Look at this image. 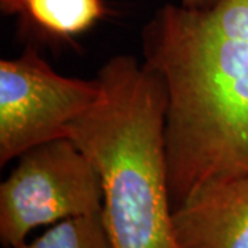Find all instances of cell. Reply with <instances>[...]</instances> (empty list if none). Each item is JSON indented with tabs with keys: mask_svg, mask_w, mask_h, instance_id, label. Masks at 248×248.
<instances>
[{
	"mask_svg": "<svg viewBox=\"0 0 248 248\" xmlns=\"http://www.w3.org/2000/svg\"><path fill=\"white\" fill-rule=\"evenodd\" d=\"M145 65L167 89L174 210L205 182L248 172V0L166 4L142 29Z\"/></svg>",
	"mask_w": 248,
	"mask_h": 248,
	"instance_id": "obj_1",
	"label": "cell"
},
{
	"mask_svg": "<svg viewBox=\"0 0 248 248\" xmlns=\"http://www.w3.org/2000/svg\"><path fill=\"white\" fill-rule=\"evenodd\" d=\"M97 101L66 138L98 170L112 248H178L171 222L166 141L167 89L133 55H115L97 75Z\"/></svg>",
	"mask_w": 248,
	"mask_h": 248,
	"instance_id": "obj_2",
	"label": "cell"
},
{
	"mask_svg": "<svg viewBox=\"0 0 248 248\" xmlns=\"http://www.w3.org/2000/svg\"><path fill=\"white\" fill-rule=\"evenodd\" d=\"M104 187L93 161L69 138L46 142L18 157L0 185V241L17 248L31 232L102 211Z\"/></svg>",
	"mask_w": 248,
	"mask_h": 248,
	"instance_id": "obj_3",
	"label": "cell"
},
{
	"mask_svg": "<svg viewBox=\"0 0 248 248\" xmlns=\"http://www.w3.org/2000/svg\"><path fill=\"white\" fill-rule=\"evenodd\" d=\"M98 78L62 76L28 46L0 61V167L46 142L66 138V130L97 101Z\"/></svg>",
	"mask_w": 248,
	"mask_h": 248,
	"instance_id": "obj_4",
	"label": "cell"
},
{
	"mask_svg": "<svg viewBox=\"0 0 248 248\" xmlns=\"http://www.w3.org/2000/svg\"><path fill=\"white\" fill-rule=\"evenodd\" d=\"M171 222L178 248H248V172L199 186Z\"/></svg>",
	"mask_w": 248,
	"mask_h": 248,
	"instance_id": "obj_5",
	"label": "cell"
},
{
	"mask_svg": "<svg viewBox=\"0 0 248 248\" xmlns=\"http://www.w3.org/2000/svg\"><path fill=\"white\" fill-rule=\"evenodd\" d=\"M4 16L45 40L71 42L107 16L105 0H0Z\"/></svg>",
	"mask_w": 248,
	"mask_h": 248,
	"instance_id": "obj_6",
	"label": "cell"
},
{
	"mask_svg": "<svg viewBox=\"0 0 248 248\" xmlns=\"http://www.w3.org/2000/svg\"><path fill=\"white\" fill-rule=\"evenodd\" d=\"M17 248H112L102 211L66 218L57 222L31 243Z\"/></svg>",
	"mask_w": 248,
	"mask_h": 248,
	"instance_id": "obj_7",
	"label": "cell"
},
{
	"mask_svg": "<svg viewBox=\"0 0 248 248\" xmlns=\"http://www.w3.org/2000/svg\"><path fill=\"white\" fill-rule=\"evenodd\" d=\"M218 0H179V4L187 9H208L214 6Z\"/></svg>",
	"mask_w": 248,
	"mask_h": 248,
	"instance_id": "obj_8",
	"label": "cell"
}]
</instances>
